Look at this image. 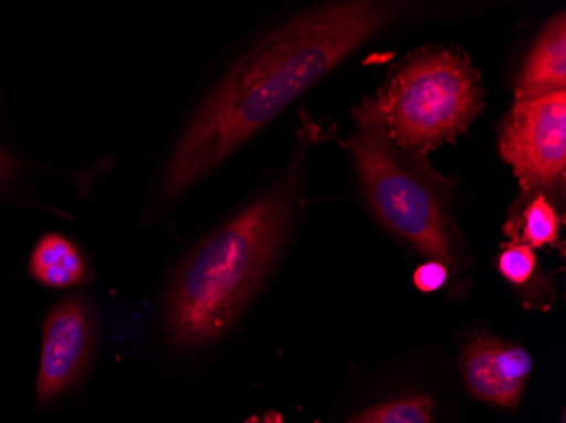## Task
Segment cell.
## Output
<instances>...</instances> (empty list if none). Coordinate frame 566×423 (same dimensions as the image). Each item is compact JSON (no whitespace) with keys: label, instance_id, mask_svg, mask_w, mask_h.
<instances>
[{"label":"cell","instance_id":"11","mask_svg":"<svg viewBox=\"0 0 566 423\" xmlns=\"http://www.w3.org/2000/svg\"><path fill=\"white\" fill-rule=\"evenodd\" d=\"M36 168L0 135V202H31Z\"/></svg>","mask_w":566,"mask_h":423},{"label":"cell","instance_id":"1","mask_svg":"<svg viewBox=\"0 0 566 423\" xmlns=\"http://www.w3.org/2000/svg\"><path fill=\"white\" fill-rule=\"evenodd\" d=\"M402 12L387 2H334L295 15L256 41L178 136L161 177V199H180Z\"/></svg>","mask_w":566,"mask_h":423},{"label":"cell","instance_id":"7","mask_svg":"<svg viewBox=\"0 0 566 423\" xmlns=\"http://www.w3.org/2000/svg\"><path fill=\"white\" fill-rule=\"evenodd\" d=\"M460 364L461 377L472 394L501 406L520 402L533 371V358L526 349L491 336L473 339Z\"/></svg>","mask_w":566,"mask_h":423},{"label":"cell","instance_id":"4","mask_svg":"<svg viewBox=\"0 0 566 423\" xmlns=\"http://www.w3.org/2000/svg\"><path fill=\"white\" fill-rule=\"evenodd\" d=\"M377 105L389 138L419 155L469 129L482 110L483 87L463 53L426 47L396 66Z\"/></svg>","mask_w":566,"mask_h":423},{"label":"cell","instance_id":"13","mask_svg":"<svg viewBox=\"0 0 566 423\" xmlns=\"http://www.w3.org/2000/svg\"><path fill=\"white\" fill-rule=\"evenodd\" d=\"M499 272L514 285H524L536 269V254L526 244H509L497 261Z\"/></svg>","mask_w":566,"mask_h":423},{"label":"cell","instance_id":"6","mask_svg":"<svg viewBox=\"0 0 566 423\" xmlns=\"http://www.w3.org/2000/svg\"><path fill=\"white\" fill-rule=\"evenodd\" d=\"M97 348V319L91 302L73 295L48 311L43 322L36 399L50 405L84 381Z\"/></svg>","mask_w":566,"mask_h":423},{"label":"cell","instance_id":"5","mask_svg":"<svg viewBox=\"0 0 566 423\" xmlns=\"http://www.w3.org/2000/svg\"><path fill=\"white\" fill-rule=\"evenodd\" d=\"M499 152L526 195L565 189L566 91L514 104L499 135Z\"/></svg>","mask_w":566,"mask_h":423},{"label":"cell","instance_id":"9","mask_svg":"<svg viewBox=\"0 0 566 423\" xmlns=\"http://www.w3.org/2000/svg\"><path fill=\"white\" fill-rule=\"evenodd\" d=\"M30 273L40 285L66 289L87 279V261L72 240L60 232L41 235L30 257Z\"/></svg>","mask_w":566,"mask_h":423},{"label":"cell","instance_id":"2","mask_svg":"<svg viewBox=\"0 0 566 423\" xmlns=\"http://www.w3.org/2000/svg\"><path fill=\"white\" fill-rule=\"evenodd\" d=\"M297 171L250 200L180 264L165 304V332L177 348L219 339L262 285L291 229Z\"/></svg>","mask_w":566,"mask_h":423},{"label":"cell","instance_id":"8","mask_svg":"<svg viewBox=\"0 0 566 423\" xmlns=\"http://www.w3.org/2000/svg\"><path fill=\"white\" fill-rule=\"evenodd\" d=\"M566 91L565 12L552 19L534 41L516 82V102Z\"/></svg>","mask_w":566,"mask_h":423},{"label":"cell","instance_id":"10","mask_svg":"<svg viewBox=\"0 0 566 423\" xmlns=\"http://www.w3.org/2000/svg\"><path fill=\"white\" fill-rule=\"evenodd\" d=\"M514 225H516L514 232H517L521 244L536 250V247L553 246L558 241L562 218L552 197L546 193H533L524 200L523 209Z\"/></svg>","mask_w":566,"mask_h":423},{"label":"cell","instance_id":"14","mask_svg":"<svg viewBox=\"0 0 566 423\" xmlns=\"http://www.w3.org/2000/svg\"><path fill=\"white\" fill-rule=\"evenodd\" d=\"M448 282V268L438 261H429L416 269L415 283L421 292H436Z\"/></svg>","mask_w":566,"mask_h":423},{"label":"cell","instance_id":"3","mask_svg":"<svg viewBox=\"0 0 566 423\" xmlns=\"http://www.w3.org/2000/svg\"><path fill=\"white\" fill-rule=\"evenodd\" d=\"M352 148L356 173L381 224L431 261L454 266V224L448 180L421 156L399 148L385 130L375 98L353 113Z\"/></svg>","mask_w":566,"mask_h":423},{"label":"cell","instance_id":"12","mask_svg":"<svg viewBox=\"0 0 566 423\" xmlns=\"http://www.w3.org/2000/svg\"><path fill=\"white\" fill-rule=\"evenodd\" d=\"M353 423H432V402L428 396H410L368 410Z\"/></svg>","mask_w":566,"mask_h":423}]
</instances>
